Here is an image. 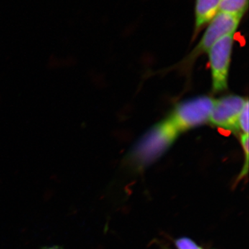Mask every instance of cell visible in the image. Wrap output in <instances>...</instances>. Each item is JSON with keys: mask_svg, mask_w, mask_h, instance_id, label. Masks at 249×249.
Segmentation results:
<instances>
[{"mask_svg": "<svg viewBox=\"0 0 249 249\" xmlns=\"http://www.w3.org/2000/svg\"><path fill=\"white\" fill-rule=\"evenodd\" d=\"M179 132L169 119L158 123L139 139L127 156L131 166L142 170L160 159L175 142Z\"/></svg>", "mask_w": 249, "mask_h": 249, "instance_id": "1", "label": "cell"}, {"mask_svg": "<svg viewBox=\"0 0 249 249\" xmlns=\"http://www.w3.org/2000/svg\"><path fill=\"white\" fill-rule=\"evenodd\" d=\"M214 100L201 96L178 104L168 118L179 134L209 122Z\"/></svg>", "mask_w": 249, "mask_h": 249, "instance_id": "2", "label": "cell"}, {"mask_svg": "<svg viewBox=\"0 0 249 249\" xmlns=\"http://www.w3.org/2000/svg\"><path fill=\"white\" fill-rule=\"evenodd\" d=\"M233 34L224 36L208 51L213 79V90L220 92L228 88V76L234 42Z\"/></svg>", "mask_w": 249, "mask_h": 249, "instance_id": "3", "label": "cell"}, {"mask_svg": "<svg viewBox=\"0 0 249 249\" xmlns=\"http://www.w3.org/2000/svg\"><path fill=\"white\" fill-rule=\"evenodd\" d=\"M242 16L219 11L209 23L199 44L190 54L188 61H191L204 52H207L213 45L224 36L233 34L240 25Z\"/></svg>", "mask_w": 249, "mask_h": 249, "instance_id": "4", "label": "cell"}, {"mask_svg": "<svg viewBox=\"0 0 249 249\" xmlns=\"http://www.w3.org/2000/svg\"><path fill=\"white\" fill-rule=\"evenodd\" d=\"M247 100L237 95H229L214 100L209 122L216 127L237 132L239 130V116Z\"/></svg>", "mask_w": 249, "mask_h": 249, "instance_id": "5", "label": "cell"}, {"mask_svg": "<svg viewBox=\"0 0 249 249\" xmlns=\"http://www.w3.org/2000/svg\"><path fill=\"white\" fill-rule=\"evenodd\" d=\"M221 0H196L195 5V33L209 24L219 11Z\"/></svg>", "mask_w": 249, "mask_h": 249, "instance_id": "6", "label": "cell"}, {"mask_svg": "<svg viewBox=\"0 0 249 249\" xmlns=\"http://www.w3.org/2000/svg\"><path fill=\"white\" fill-rule=\"evenodd\" d=\"M249 9V0H221L219 11L228 14L245 16Z\"/></svg>", "mask_w": 249, "mask_h": 249, "instance_id": "7", "label": "cell"}, {"mask_svg": "<svg viewBox=\"0 0 249 249\" xmlns=\"http://www.w3.org/2000/svg\"><path fill=\"white\" fill-rule=\"evenodd\" d=\"M240 140L244 152H245V162L243 165V168L241 170L240 175L237 178V181L245 178L248 174L249 170V134H242Z\"/></svg>", "mask_w": 249, "mask_h": 249, "instance_id": "8", "label": "cell"}, {"mask_svg": "<svg viewBox=\"0 0 249 249\" xmlns=\"http://www.w3.org/2000/svg\"><path fill=\"white\" fill-rule=\"evenodd\" d=\"M239 130L242 134H249V101L247 100L242 108L238 119Z\"/></svg>", "mask_w": 249, "mask_h": 249, "instance_id": "9", "label": "cell"}, {"mask_svg": "<svg viewBox=\"0 0 249 249\" xmlns=\"http://www.w3.org/2000/svg\"><path fill=\"white\" fill-rule=\"evenodd\" d=\"M175 246L178 249H204L188 237L178 239L175 241Z\"/></svg>", "mask_w": 249, "mask_h": 249, "instance_id": "10", "label": "cell"}, {"mask_svg": "<svg viewBox=\"0 0 249 249\" xmlns=\"http://www.w3.org/2000/svg\"><path fill=\"white\" fill-rule=\"evenodd\" d=\"M40 249H65L62 246L53 245L52 247H42Z\"/></svg>", "mask_w": 249, "mask_h": 249, "instance_id": "11", "label": "cell"}]
</instances>
